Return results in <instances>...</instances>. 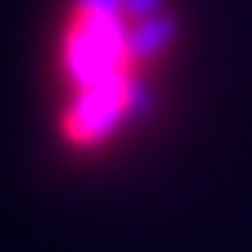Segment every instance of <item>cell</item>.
Returning a JSON list of instances; mask_svg holds the SVG:
<instances>
[{
    "label": "cell",
    "mask_w": 252,
    "mask_h": 252,
    "mask_svg": "<svg viewBox=\"0 0 252 252\" xmlns=\"http://www.w3.org/2000/svg\"><path fill=\"white\" fill-rule=\"evenodd\" d=\"M171 0H71L56 37L63 82L60 137L74 152L108 149L149 108L174 48Z\"/></svg>",
    "instance_id": "cell-1"
}]
</instances>
